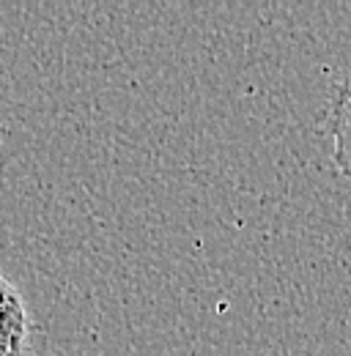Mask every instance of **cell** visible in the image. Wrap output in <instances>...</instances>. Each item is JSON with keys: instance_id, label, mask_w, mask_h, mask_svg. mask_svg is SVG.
I'll use <instances>...</instances> for the list:
<instances>
[{"instance_id": "obj_1", "label": "cell", "mask_w": 351, "mask_h": 356, "mask_svg": "<svg viewBox=\"0 0 351 356\" xmlns=\"http://www.w3.org/2000/svg\"><path fill=\"white\" fill-rule=\"evenodd\" d=\"M36 323L20 291L0 274V356H33Z\"/></svg>"}, {"instance_id": "obj_2", "label": "cell", "mask_w": 351, "mask_h": 356, "mask_svg": "<svg viewBox=\"0 0 351 356\" xmlns=\"http://www.w3.org/2000/svg\"><path fill=\"white\" fill-rule=\"evenodd\" d=\"M329 137L332 165L351 184V66L341 74L329 102Z\"/></svg>"}]
</instances>
